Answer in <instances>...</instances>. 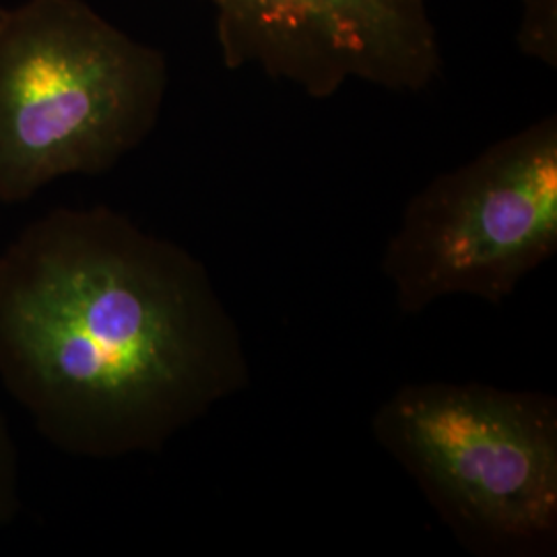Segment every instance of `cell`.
Instances as JSON below:
<instances>
[{"mask_svg": "<svg viewBox=\"0 0 557 557\" xmlns=\"http://www.w3.org/2000/svg\"><path fill=\"white\" fill-rule=\"evenodd\" d=\"M372 425L469 547L518 554L556 537V398L421 382L386 398Z\"/></svg>", "mask_w": 557, "mask_h": 557, "instance_id": "cell-3", "label": "cell"}, {"mask_svg": "<svg viewBox=\"0 0 557 557\" xmlns=\"http://www.w3.org/2000/svg\"><path fill=\"white\" fill-rule=\"evenodd\" d=\"M221 57L257 66L308 98L347 83L418 94L438 79L442 48L430 0H209Z\"/></svg>", "mask_w": 557, "mask_h": 557, "instance_id": "cell-5", "label": "cell"}, {"mask_svg": "<svg viewBox=\"0 0 557 557\" xmlns=\"http://www.w3.org/2000/svg\"><path fill=\"white\" fill-rule=\"evenodd\" d=\"M248 384L205 264L124 213L54 209L0 250V386L62 453H158Z\"/></svg>", "mask_w": 557, "mask_h": 557, "instance_id": "cell-1", "label": "cell"}, {"mask_svg": "<svg viewBox=\"0 0 557 557\" xmlns=\"http://www.w3.org/2000/svg\"><path fill=\"white\" fill-rule=\"evenodd\" d=\"M165 91L160 50L87 2L0 9V205L114 168L153 133Z\"/></svg>", "mask_w": 557, "mask_h": 557, "instance_id": "cell-2", "label": "cell"}, {"mask_svg": "<svg viewBox=\"0 0 557 557\" xmlns=\"http://www.w3.org/2000/svg\"><path fill=\"white\" fill-rule=\"evenodd\" d=\"M557 250V119L494 143L409 200L382 273L398 310L446 296L502 304Z\"/></svg>", "mask_w": 557, "mask_h": 557, "instance_id": "cell-4", "label": "cell"}, {"mask_svg": "<svg viewBox=\"0 0 557 557\" xmlns=\"http://www.w3.org/2000/svg\"><path fill=\"white\" fill-rule=\"evenodd\" d=\"M20 508V462L9 425L0 411V527L17 515Z\"/></svg>", "mask_w": 557, "mask_h": 557, "instance_id": "cell-7", "label": "cell"}, {"mask_svg": "<svg viewBox=\"0 0 557 557\" xmlns=\"http://www.w3.org/2000/svg\"><path fill=\"white\" fill-rule=\"evenodd\" d=\"M522 17L518 23L520 52L541 64L557 66V0H518Z\"/></svg>", "mask_w": 557, "mask_h": 557, "instance_id": "cell-6", "label": "cell"}]
</instances>
